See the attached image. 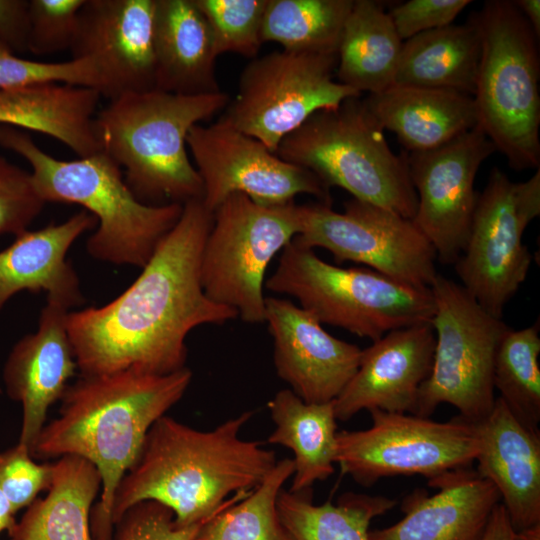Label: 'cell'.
<instances>
[{
    "label": "cell",
    "instance_id": "obj_17",
    "mask_svg": "<svg viewBox=\"0 0 540 540\" xmlns=\"http://www.w3.org/2000/svg\"><path fill=\"white\" fill-rule=\"evenodd\" d=\"M155 0H85L70 50L95 66L101 95L155 89Z\"/></svg>",
    "mask_w": 540,
    "mask_h": 540
},
{
    "label": "cell",
    "instance_id": "obj_8",
    "mask_svg": "<svg viewBox=\"0 0 540 540\" xmlns=\"http://www.w3.org/2000/svg\"><path fill=\"white\" fill-rule=\"evenodd\" d=\"M265 286L297 299L321 324L372 342L396 329L430 323L435 311L430 288H413L370 268L332 265L293 240Z\"/></svg>",
    "mask_w": 540,
    "mask_h": 540
},
{
    "label": "cell",
    "instance_id": "obj_15",
    "mask_svg": "<svg viewBox=\"0 0 540 540\" xmlns=\"http://www.w3.org/2000/svg\"><path fill=\"white\" fill-rule=\"evenodd\" d=\"M203 184L202 202L212 214L231 194L263 205H285L298 194L330 204L329 189L311 171L286 162L221 117L194 125L186 138Z\"/></svg>",
    "mask_w": 540,
    "mask_h": 540
},
{
    "label": "cell",
    "instance_id": "obj_28",
    "mask_svg": "<svg viewBox=\"0 0 540 540\" xmlns=\"http://www.w3.org/2000/svg\"><path fill=\"white\" fill-rule=\"evenodd\" d=\"M480 53V35L472 16L465 24L420 33L403 42L393 84L473 97Z\"/></svg>",
    "mask_w": 540,
    "mask_h": 540
},
{
    "label": "cell",
    "instance_id": "obj_36",
    "mask_svg": "<svg viewBox=\"0 0 540 540\" xmlns=\"http://www.w3.org/2000/svg\"><path fill=\"white\" fill-rule=\"evenodd\" d=\"M60 83L97 90L102 83L93 65L84 58L64 62H42L18 57L0 44V89H21L43 84ZM102 96V95H101Z\"/></svg>",
    "mask_w": 540,
    "mask_h": 540
},
{
    "label": "cell",
    "instance_id": "obj_31",
    "mask_svg": "<svg viewBox=\"0 0 540 540\" xmlns=\"http://www.w3.org/2000/svg\"><path fill=\"white\" fill-rule=\"evenodd\" d=\"M395 504L384 496L348 492L335 505L330 501L315 505L311 489L292 492L282 488L277 499L281 521L295 540H369L372 519Z\"/></svg>",
    "mask_w": 540,
    "mask_h": 540
},
{
    "label": "cell",
    "instance_id": "obj_20",
    "mask_svg": "<svg viewBox=\"0 0 540 540\" xmlns=\"http://www.w3.org/2000/svg\"><path fill=\"white\" fill-rule=\"evenodd\" d=\"M69 312L66 305L47 298L37 331L13 346L4 365L6 391L23 408L19 443L31 455L49 407L61 399L78 369L67 333Z\"/></svg>",
    "mask_w": 540,
    "mask_h": 540
},
{
    "label": "cell",
    "instance_id": "obj_19",
    "mask_svg": "<svg viewBox=\"0 0 540 540\" xmlns=\"http://www.w3.org/2000/svg\"><path fill=\"white\" fill-rule=\"evenodd\" d=\"M435 342L430 323L396 329L373 341L333 400L336 419L374 409L414 415L420 387L432 370Z\"/></svg>",
    "mask_w": 540,
    "mask_h": 540
},
{
    "label": "cell",
    "instance_id": "obj_25",
    "mask_svg": "<svg viewBox=\"0 0 540 540\" xmlns=\"http://www.w3.org/2000/svg\"><path fill=\"white\" fill-rule=\"evenodd\" d=\"M155 89L183 95L221 91L208 23L194 0H155Z\"/></svg>",
    "mask_w": 540,
    "mask_h": 540
},
{
    "label": "cell",
    "instance_id": "obj_32",
    "mask_svg": "<svg viewBox=\"0 0 540 540\" xmlns=\"http://www.w3.org/2000/svg\"><path fill=\"white\" fill-rule=\"evenodd\" d=\"M354 0H268L262 43L274 41L283 50L337 54L345 21Z\"/></svg>",
    "mask_w": 540,
    "mask_h": 540
},
{
    "label": "cell",
    "instance_id": "obj_42",
    "mask_svg": "<svg viewBox=\"0 0 540 540\" xmlns=\"http://www.w3.org/2000/svg\"><path fill=\"white\" fill-rule=\"evenodd\" d=\"M29 1L0 0V44L13 52L28 51Z\"/></svg>",
    "mask_w": 540,
    "mask_h": 540
},
{
    "label": "cell",
    "instance_id": "obj_14",
    "mask_svg": "<svg viewBox=\"0 0 540 540\" xmlns=\"http://www.w3.org/2000/svg\"><path fill=\"white\" fill-rule=\"evenodd\" d=\"M298 234L293 241L328 250L338 262L367 265L400 283L430 288L437 275L436 252L412 220L357 199L339 213L330 204L297 205Z\"/></svg>",
    "mask_w": 540,
    "mask_h": 540
},
{
    "label": "cell",
    "instance_id": "obj_10",
    "mask_svg": "<svg viewBox=\"0 0 540 540\" xmlns=\"http://www.w3.org/2000/svg\"><path fill=\"white\" fill-rule=\"evenodd\" d=\"M297 205L259 204L229 195L213 212L201 258V283L213 302L248 323L265 322L263 282L274 256L298 234Z\"/></svg>",
    "mask_w": 540,
    "mask_h": 540
},
{
    "label": "cell",
    "instance_id": "obj_40",
    "mask_svg": "<svg viewBox=\"0 0 540 540\" xmlns=\"http://www.w3.org/2000/svg\"><path fill=\"white\" fill-rule=\"evenodd\" d=\"M203 523L178 526L169 507L146 500L123 514L114 525L112 540H194Z\"/></svg>",
    "mask_w": 540,
    "mask_h": 540
},
{
    "label": "cell",
    "instance_id": "obj_30",
    "mask_svg": "<svg viewBox=\"0 0 540 540\" xmlns=\"http://www.w3.org/2000/svg\"><path fill=\"white\" fill-rule=\"evenodd\" d=\"M275 424L268 443L294 453L292 492L311 489L334 473L337 424L333 401L306 403L290 389L280 390L268 402Z\"/></svg>",
    "mask_w": 540,
    "mask_h": 540
},
{
    "label": "cell",
    "instance_id": "obj_37",
    "mask_svg": "<svg viewBox=\"0 0 540 540\" xmlns=\"http://www.w3.org/2000/svg\"><path fill=\"white\" fill-rule=\"evenodd\" d=\"M85 0L29 1L28 51L49 55L70 49Z\"/></svg>",
    "mask_w": 540,
    "mask_h": 540
},
{
    "label": "cell",
    "instance_id": "obj_46",
    "mask_svg": "<svg viewBox=\"0 0 540 540\" xmlns=\"http://www.w3.org/2000/svg\"><path fill=\"white\" fill-rule=\"evenodd\" d=\"M514 540H540V523L515 532Z\"/></svg>",
    "mask_w": 540,
    "mask_h": 540
},
{
    "label": "cell",
    "instance_id": "obj_16",
    "mask_svg": "<svg viewBox=\"0 0 540 540\" xmlns=\"http://www.w3.org/2000/svg\"><path fill=\"white\" fill-rule=\"evenodd\" d=\"M495 151L477 126L434 150L406 153L417 195L412 221L443 264H454L464 250L478 196L475 177Z\"/></svg>",
    "mask_w": 540,
    "mask_h": 540
},
{
    "label": "cell",
    "instance_id": "obj_24",
    "mask_svg": "<svg viewBox=\"0 0 540 540\" xmlns=\"http://www.w3.org/2000/svg\"><path fill=\"white\" fill-rule=\"evenodd\" d=\"M363 101L409 153L434 150L478 126L473 97L455 91L393 84Z\"/></svg>",
    "mask_w": 540,
    "mask_h": 540
},
{
    "label": "cell",
    "instance_id": "obj_1",
    "mask_svg": "<svg viewBox=\"0 0 540 540\" xmlns=\"http://www.w3.org/2000/svg\"><path fill=\"white\" fill-rule=\"evenodd\" d=\"M212 223L201 199L185 202L176 225L124 292L103 306L68 313L67 333L80 375L176 372L185 367L192 329L238 317L202 287L201 258Z\"/></svg>",
    "mask_w": 540,
    "mask_h": 540
},
{
    "label": "cell",
    "instance_id": "obj_7",
    "mask_svg": "<svg viewBox=\"0 0 540 540\" xmlns=\"http://www.w3.org/2000/svg\"><path fill=\"white\" fill-rule=\"evenodd\" d=\"M472 17L481 44L473 95L478 127L511 168L539 169L538 37L514 1H486Z\"/></svg>",
    "mask_w": 540,
    "mask_h": 540
},
{
    "label": "cell",
    "instance_id": "obj_9",
    "mask_svg": "<svg viewBox=\"0 0 540 540\" xmlns=\"http://www.w3.org/2000/svg\"><path fill=\"white\" fill-rule=\"evenodd\" d=\"M430 290L435 303L430 322L436 338L434 358L414 415L429 418L440 404L448 403L461 419L476 424L494 406L495 355L511 328L443 275L437 273Z\"/></svg>",
    "mask_w": 540,
    "mask_h": 540
},
{
    "label": "cell",
    "instance_id": "obj_44",
    "mask_svg": "<svg viewBox=\"0 0 540 540\" xmlns=\"http://www.w3.org/2000/svg\"><path fill=\"white\" fill-rule=\"evenodd\" d=\"M524 18L529 23L535 35L540 36V1L539 0H517L514 1Z\"/></svg>",
    "mask_w": 540,
    "mask_h": 540
},
{
    "label": "cell",
    "instance_id": "obj_12",
    "mask_svg": "<svg viewBox=\"0 0 540 540\" xmlns=\"http://www.w3.org/2000/svg\"><path fill=\"white\" fill-rule=\"evenodd\" d=\"M336 67L337 54L281 50L255 58L221 118L275 153L311 115L361 95L334 80Z\"/></svg>",
    "mask_w": 540,
    "mask_h": 540
},
{
    "label": "cell",
    "instance_id": "obj_45",
    "mask_svg": "<svg viewBox=\"0 0 540 540\" xmlns=\"http://www.w3.org/2000/svg\"><path fill=\"white\" fill-rule=\"evenodd\" d=\"M16 510L0 490V534L3 531L9 532L16 524L15 520Z\"/></svg>",
    "mask_w": 540,
    "mask_h": 540
},
{
    "label": "cell",
    "instance_id": "obj_21",
    "mask_svg": "<svg viewBox=\"0 0 540 540\" xmlns=\"http://www.w3.org/2000/svg\"><path fill=\"white\" fill-rule=\"evenodd\" d=\"M439 489H416L402 502L405 516L396 524L371 530L369 540H482L501 497L494 484L470 468L428 481Z\"/></svg>",
    "mask_w": 540,
    "mask_h": 540
},
{
    "label": "cell",
    "instance_id": "obj_34",
    "mask_svg": "<svg viewBox=\"0 0 540 540\" xmlns=\"http://www.w3.org/2000/svg\"><path fill=\"white\" fill-rule=\"evenodd\" d=\"M539 332V321L510 329L499 343L493 368L499 397L520 422L534 430H539L540 423Z\"/></svg>",
    "mask_w": 540,
    "mask_h": 540
},
{
    "label": "cell",
    "instance_id": "obj_23",
    "mask_svg": "<svg viewBox=\"0 0 540 540\" xmlns=\"http://www.w3.org/2000/svg\"><path fill=\"white\" fill-rule=\"evenodd\" d=\"M96 218L82 210L61 224L25 230L0 251V310L21 291L39 293L68 308L84 302L78 276L66 255L85 232L95 229Z\"/></svg>",
    "mask_w": 540,
    "mask_h": 540
},
{
    "label": "cell",
    "instance_id": "obj_35",
    "mask_svg": "<svg viewBox=\"0 0 540 540\" xmlns=\"http://www.w3.org/2000/svg\"><path fill=\"white\" fill-rule=\"evenodd\" d=\"M268 0H194L205 17L216 56L236 53L254 57Z\"/></svg>",
    "mask_w": 540,
    "mask_h": 540
},
{
    "label": "cell",
    "instance_id": "obj_22",
    "mask_svg": "<svg viewBox=\"0 0 540 540\" xmlns=\"http://www.w3.org/2000/svg\"><path fill=\"white\" fill-rule=\"evenodd\" d=\"M473 425L476 471L497 488L514 531L540 523V431L520 422L500 397Z\"/></svg>",
    "mask_w": 540,
    "mask_h": 540
},
{
    "label": "cell",
    "instance_id": "obj_38",
    "mask_svg": "<svg viewBox=\"0 0 540 540\" xmlns=\"http://www.w3.org/2000/svg\"><path fill=\"white\" fill-rule=\"evenodd\" d=\"M45 204L30 172L0 156V235L27 230Z\"/></svg>",
    "mask_w": 540,
    "mask_h": 540
},
{
    "label": "cell",
    "instance_id": "obj_39",
    "mask_svg": "<svg viewBox=\"0 0 540 540\" xmlns=\"http://www.w3.org/2000/svg\"><path fill=\"white\" fill-rule=\"evenodd\" d=\"M52 462L38 464L29 449L17 445L0 452V490L16 512L28 507L42 490H47Z\"/></svg>",
    "mask_w": 540,
    "mask_h": 540
},
{
    "label": "cell",
    "instance_id": "obj_6",
    "mask_svg": "<svg viewBox=\"0 0 540 540\" xmlns=\"http://www.w3.org/2000/svg\"><path fill=\"white\" fill-rule=\"evenodd\" d=\"M275 154L315 174L330 189L412 220L417 195L407 155L395 154L384 129L359 97L311 115L285 136Z\"/></svg>",
    "mask_w": 540,
    "mask_h": 540
},
{
    "label": "cell",
    "instance_id": "obj_5",
    "mask_svg": "<svg viewBox=\"0 0 540 540\" xmlns=\"http://www.w3.org/2000/svg\"><path fill=\"white\" fill-rule=\"evenodd\" d=\"M228 102L222 91L129 92L109 99L95 116V128L102 151L124 169L125 182L140 201L184 204L203 196L202 180L188 157L187 135Z\"/></svg>",
    "mask_w": 540,
    "mask_h": 540
},
{
    "label": "cell",
    "instance_id": "obj_27",
    "mask_svg": "<svg viewBox=\"0 0 540 540\" xmlns=\"http://www.w3.org/2000/svg\"><path fill=\"white\" fill-rule=\"evenodd\" d=\"M101 484L98 469L87 459L59 457L52 462L47 495L27 507L8 532L10 540H95L90 515Z\"/></svg>",
    "mask_w": 540,
    "mask_h": 540
},
{
    "label": "cell",
    "instance_id": "obj_33",
    "mask_svg": "<svg viewBox=\"0 0 540 540\" xmlns=\"http://www.w3.org/2000/svg\"><path fill=\"white\" fill-rule=\"evenodd\" d=\"M293 473L292 459L277 461L249 495L207 519L194 540H295L277 509L278 495Z\"/></svg>",
    "mask_w": 540,
    "mask_h": 540
},
{
    "label": "cell",
    "instance_id": "obj_18",
    "mask_svg": "<svg viewBox=\"0 0 540 540\" xmlns=\"http://www.w3.org/2000/svg\"><path fill=\"white\" fill-rule=\"evenodd\" d=\"M265 322L274 341L277 375L306 403L337 398L356 373L362 349L330 335L308 311L265 297Z\"/></svg>",
    "mask_w": 540,
    "mask_h": 540
},
{
    "label": "cell",
    "instance_id": "obj_3",
    "mask_svg": "<svg viewBox=\"0 0 540 540\" xmlns=\"http://www.w3.org/2000/svg\"><path fill=\"white\" fill-rule=\"evenodd\" d=\"M191 379L187 367L165 375L124 370L80 375L65 390L59 415L43 427L32 457L77 455L96 466L102 484L90 515L95 540H112L115 491L136 463L152 425L183 397Z\"/></svg>",
    "mask_w": 540,
    "mask_h": 540
},
{
    "label": "cell",
    "instance_id": "obj_41",
    "mask_svg": "<svg viewBox=\"0 0 540 540\" xmlns=\"http://www.w3.org/2000/svg\"><path fill=\"white\" fill-rule=\"evenodd\" d=\"M469 0H409L399 3L388 14L404 42L420 33L451 25Z\"/></svg>",
    "mask_w": 540,
    "mask_h": 540
},
{
    "label": "cell",
    "instance_id": "obj_2",
    "mask_svg": "<svg viewBox=\"0 0 540 540\" xmlns=\"http://www.w3.org/2000/svg\"><path fill=\"white\" fill-rule=\"evenodd\" d=\"M252 412L201 431L166 415L150 428L142 451L113 498V526L135 504L169 507L178 526L205 522L244 499L276 465L275 453L240 437Z\"/></svg>",
    "mask_w": 540,
    "mask_h": 540
},
{
    "label": "cell",
    "instance_id": "obj_29",
    "mask_svg": "<svg viewBox=\"0 0 540 540\" xmlns=\"http://www.w3.org/2000/svg\"><path fill=\"white\" fill-rule=\"evenodd\" d=\"M403 41L388 12L373 0H355L337 52L338 82L358 93L384 91L394 83Z\"/></svg>",
    "mask_w": 540,
    "mask_h": 540
},
{
    "label": "cell",
    "instance_id": "obj_43",
    "mask_svg": "<svg viewBox=\"0 0 540 540\" xmlns=\"http://www.w3.org/2000/svg\"><path fill=\"white\" fill-rule=\"evenodd\" d=\"M514 534L507 511L499 503L492 512L482 540H514Z\"/></svg>",
    "mask_w": 540,
    "mask_h": 540
},
{
    "label": "cell",
    "instance_id": "obj_11",
    "mask_svg": "<svg viewBox=\"0 0 540 540\" xmlns=\"http://www.w3.org/2000/svg\"><path fill=\"white\" fill-rule=\"evenodd\" d=\"M539 214V169L523 182L511 181L498 167L491 170L454 265L463 288L497 318L527 278L532 256L522 238Z\"/></svg>",
    "mask_w": 540,
    "mask_h": 540
},
{
    "label": "cell",
    "instance_id": "obj_26",
    "mask_svg": "<svg viewBox=\"0 0 540 540\" xmlns=\"http://www.w3.org/2000/svg\"><path fill=\"white\" fill-rule=\"evenodd\" d=\"M100 97L95 89L60 83L0 89V125L46 134L89 156L102 150L95 128Z\"/></svg>",
    "mask_w": 540,
    "mask_h": 540
},
{
    "label": "cell",
    "instance_id": "obj_13",
    "mask_svg": "<svg viewBox=\"0 0 540 540\" xmlns=\"http://www.w3.org/2000/svg\"><path fill=\"white\" fill-rule=\"evenodd\" d=\"M365 430L339 431L335 463L366 487L381 478L422 475L432 480L470 468L479 452L476 430L459 416L448 422L409 413L369 411Z\"/></svg>",
    "mask_w": 540,
    "mask_h": 540
},
{
    "label": "cell",
    "instance_id": "obj_4",
    "mask_svg": "<svg viewBox=\"0 0 540 540\" xmlns=\"http://www.w3.org/2000/svg\"><path fill=\"white\" fill-rule=\"evenodd\" d=\"M0 146L23 157L33 184L47 202L81 205L98 227L86 248L93 258L141 269L181 217L183 204L140 201L122 169L102 150L76 160H59L43 151L25 130L0 125Z\"/></svg>",
    "mask_w": 540,
    "mask_h": 540
}]
</instances>
